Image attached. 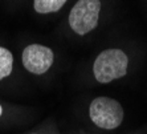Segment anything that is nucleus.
Segmentation results:
<instances>
[{
    "instance_id": "nucleus-1",
    "label": "nucleus",
    "mask_w": 147,
    "mask_h": 134,
    "mask_svg": "<svg viewBox=\"0 0 147 134\" xmlns=\"http://www.w3.org/2000/svg\"><path fill=\"white\" fill-rule=\"evenodd\" d=\"M129 59L121 49H106L99 53L94 61L93 72L96 80L101 84H107L126 74Z\"/></svg>"
},
{
    "instance_id": "nucleus-2",
    "label": "nucleus",
    "mask_w": 147,
    "mask_h": 134,
    "mask_svg": "<svg viewBox=\"0 0 147 134\" xmlns=\"http://www.w3.org/2000/svg\"><path fill=\"white\" fill-rule=\"evenodd\" d=\"M90 118L101 129H117L123 121V109L117 100L98 97L90 104Z\"/></svg>"
},
{
    "instance_id": "nucleus-3",
    "label": "nucleus",
    "mask_w": 147,
    "mask_h": 134,
    "mask_svg": "<svg viewBox=\"0 0 147 134\" xmlns=\"http://www.w3.org/2000/svg\"><path fill=\"white\" fill-rule=\"evenodd\" d=\"M99 11H101L99 0H78L70 11L69 25L76 33H89L97 27Z\"/></svg>"
},
{
    "instance_id": "nucleus-4",
    "label": "nucleus",
    "mask_w": 147,
    "mask_h": 134,
    "mask_svg": "<svg viewBox=\"0 0 147 134\" xmlns=\"http://www.w3.org/2000/svg\"><path fill=\"white\" fill-rule=\"evenodd\" d=\"M53 52L44 45H28L23 52V65L33 74H44L53 64Z\"/></svg>"
},
{
    "instance_id": "nucleus-5",
    "label": "nucleus",
    "mask_w": 147,
    "mask_h": 134,
    "mask_svg": "<svg viewBox=\"0 0 147 134\" xmlns=\"http://www.w3.org/2000/svg\"><path fill=\"white\" fill-rule=\"evenodd\" d=\"M66 0H34L33 7L38 14H52L61 9Z\"/></svg>"
},
{
    "instance_id": "nucleus-6",
    "label": "nucleus",
    "mask_w": 147,
    "mask_h": 134,
    "mask_svg": "<svg viewBox=\"0 0 147 134\" xmlns=\"http://www.w3.org/2000/svg\"><path fill=\"white\" fill-rule=\"evenodd\" d=\"M13 56L8 49L0 47V80L5 79L12 72Z\"/></svg>"
},
{
    "instance_id": "nucleus-7",
    "label": "nucleus",
    "mask_w": 147,
    "mask_h": 134,
    "mask_svg": "<svg viewBox=\"0 0 147 134\" xmlns=\"http://www.w3.org/2000/svg\"><path fill=\"white\" fill-rule=\"evenodd\" d=\"M3 114V109H1V106H0V116Z\"/></svg>"
}]
</instances>
